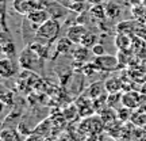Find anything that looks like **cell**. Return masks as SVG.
<instances>
[{
    "label": "cell",
    "instance_id": "6da1fadb",
    "mask_svg": "<svg viewBox=\"0 0 146 141\" xmlns=\"http://www.w3.org/2000/svg\"><path fill=\"white\" fill-rule=\"evenodd\" d=\"M60 31H61V25H60L58 19L50 18L36 29L35 38L38 41H41L42 43H50L58 38Z\"/></svg>",
    "mask_w": 146,
    "mask_h": 141
},
{
    "label": "cell",
    "instance_id": "7a4b0ae2",
    "mask_svg": "<svg viewBox=\"0 0 146 141\" xmlns=\"http://www.w3.org/2000/svg\"><path fill=\"white\" fill-rule=\"evenodd\" d=\"M103 129H106V125L103 120L100 118V115H98V117L88 115L78 125V132L83 133V134H87V136H89V134H99Z\"/></svg>",
    "mask_w": 146,
    "mask_h": 141
},
{
    "label": "cell",
    "instance_id": "3957f363",
    "mask_svg": "<svg viewBox=\"0 0 146 141\" xmlns=\"http://www.w3.org/2000/svg\"><path fill=\"white\" fill-rule=\"evenodd\" d=\"M41 60H42L41 56H39L35 50H33L31 47L29 46L22 52L21 57H19V64H21V67L23 69H26V71H33L36 64L41 63Z\"/></svg>",
    "mask_w": 146,
    "mask_h": 141
},
{
    "label": "cell",
    "instance_id": "277c9868",
    "mask_svg": "<svg viewBox=\"0 0 146 141\" xmlns=\"http://www.w3.org/2000/svg\"><path fill=\"white\" fill-rule=\"evenodd\" d=\"M142 98H143V94H139L138 91H126L125 94H122L120 103H122V106H125L127 109L135 110L146 103Z\"/></svg>",
    "mask_w": 146,
    "mask_h": 141
},
{
    "label": "cell",
    "instance_id": "5b68a950",
    "mask_svg": "<svg viewBox=\"0 0 146 141\" xmlns=\"http://www.w3.org/2000/svg\"><path fill=\"white\" fill-rule=\"evenodd\" d=\"M95 64L98 69L100 71H106V72H111L114 69L118 68L119 65V60L115 56H108V54H104V56H100V57H95Z\"/></svg>",
    "mask_w": 146,
    "mask_h": 141
},
{
    "label": "cell",
    "instance_id": "8992f818",
    "mask_svg": "<svg viewBox=\"0 0 146 141\" xmlns=\"http://www.w3.org/2000/svg\"><path fill=\"white\" fill-rule=\"evenodd\" d=\"M26 19L27 22H30L33 26H35L36 29L43 25L47 19H50V14H49V11L46 8H35V10H33L31 12H29L26 15Z\"/></svg>",
    "mask_w": 146,
    "mask_h": 141
},
{
    "label": "cell",
    "instance_id": "52a82bcc",
    "mask_svg": "<svg viewBox=\"0 0 146 141\" xmlns=\"http://www.w3.org/2000/svg\"><path fill=\"white\" fill-rule=\"evenodd\" d=\"M87 33H88V30H87V27L84 26L83 23H76V25H73V26H70L68 29V34H66V37H68L73 43L80 45L81 41H83L84 35H85Z\"/></svg>",
    "mask_w": 146,
    "mask_h": 141
},
{
    "label": "cell",
    "instance_id": "ba28073f",
    "mask_svg": "<svg viewBox=\"0 0 146 141\" xmlns=\"http://www.w3.org/2000/svg\"><path fill=\"white\" fill-rule=\"evenodd\" d=\"M18 73V67L16 64L12 61L11 57H4L0 60V75L4 79L14 78Z\"/></svg>",
    "mask_w": 146,
    "mask_h": 141
},
{
    "label": "cell",
    "instance_id": "9c48e42d",
    "mask_svg": "<svg viewBox=\"0 0 146 141\" xmlns=\"http://www.w3.org/2000/svg\"><path fill=\"white\" fill-rule=\"evenodd\" d=\"M115 45L120 52L127 53L130 52V49L133 47V38L127 33H119L115 37Z\"/></svg>",
    "mask_w": 146,
    "mask_h": 141
},
{
    "label": "cell",
    "instance_id": "30bf717a",
    "mask_svg": "<svg viewBox=\"0 0 146 141\" xmlns=\"http://www.w3.org/2000/svg\"><path fill=\"white\" fill-rule=\"evenodd\" d=\"M130 122L133 125L139 126V128H145L146 126V109L143 106L138 107V109L133 110L130 117Z\"/></svg>",
    "mask_w": 146,
    "mask_h": 141
},
{
    "label": "cell",
    "instance_id": "8fae6325",
    "mask_svg": "<svg viewBox=\"0 0 146 141\" xmlns=\"http://www.w3.org/2000/svg\"><path fill=\"white\" fill-rule=\"evenodd\" d=\"M100 118L103 120V122H104V125H110V124H114V122H116L118 120V114H116V111H115L111 106H108V107H104V109L102 110L99 113Z\"/></svg>",
    "mask_w": 146,
    "mask_h": 141
},
{
    "label": "cell",
    "instance_id": "7c38bea8",
    "mask_svg": "<svg viewBox=\"0 0 146 141\" xmlns=\"http://www.w3.org/2000/svg\"><path fill=\"white\" fill-rule=\"evenodd\" d=\"M122 80L119 78H108L104 82V87H106V92L108 94H115V92H119L122 90Z\"/></svg>",
    "mask_w": 146,
    "mask_h": 141
},
{
    "label": "cell",
    "instance_id": "4fadbf2b",
    "mask_svg": "<svg viewBox=\"0 0 146 141\" xmlns=\"http://www.w3.org/2000/svg\"><path fill=\"white\" fill-rule=\"evenodd\" d=\"M1 141H22V134L14 128H4L0 133Z\"/></svg>",
    "mask_w": 146,
    "mask_h": 141
},
{
    "label": "cell",
    "instance_id": "5bb4252c",
    "mask_svg": "<svg viewBox=\"0 0 146 141\" xmlns=\"http://www.w3.org/2000/svg\"><path fill=\"white\" fill-rule=\"evenodd\" d=\"M74 45L70 39H69L68 37H65V38H60L56 43V52L58 54H68L70 50H72V46Z\"/></svg>",
    "mask_w": 146,
    "mask_h": 141
},
{
    "label": "cell",
    "instance_id": "9a60e30c",
    "mask_svg": "<svg viewBox=\"0 0 146 141\" xmlns=\"http://www.w3.org/2000/svg\"><path fill=\"white\" fill-rule=\"evenodd\" d=\"M104 7H106V12H107V18H110V19H116L120 15L122 8H120L119 3H116V1H108V3L104 4Z\"/></svg>",
    "mask_w": 146,
    "mask_h": 141
},
{
    "label": "cell",
    "instance_id": "2e32d148",
    "mask_svg": "<svg viewBox=\"0 0 146 141\" xmlns=\"http://www.w3.org/2000/svg\"><path fill=\"white\" fill-rule=\"evenodd\" d=\"M104 91H106L104 83H95L87 90V96H89L91 99H98V98H100L103 95Z\"/></svg>",
    "mask_w": 146,
    "mask_h": 141
},
{
    "label": "cell",
    "instance_id": "e0dca14e",
    "mask_svg": "<svg viewBox=\"0 0 146 141\" xmlns=\"http://www.w3.org/2000/svg\"><path fill=\"white\" fill-rule=\"evenodd\" d=\"M89 15L92 16L96 21H104L107 18V12H106V7L104 4H96L92 5L91 10H89Z\"/></svg>",
    "mask_w": 146,
    "mask_h": 141
},
{
    "label": "cell",
    "instance_id": "ac0fdd59",
    "mask_svg": "<svg viewBox=\"0 0 146 141\" xmlns=\"http://www.w3.org/2000/svg\"><path fill=\"white\" fill-rule=\"evenodd\" d=\"M73 57L78 63H85L89 58V49L83 46V45H78V47L73 50Z\"/></svg>",
    "mask_w": 146,
    "mask_h": 141
},
{
    "label": "cell",
    "instance_id": "d6986e66",
    "mask_svg": "<svg viewBox=\"0 0 146 141\" xmlns=\"http://www.w3.org/2000/svg\"><path fill=\"white\" fill-rule=\"evenodd\" d=\"M1 52H3V54H4L5 57H14L16 53L15 43L11 41V39L3 38L1 39Z\"/></svg>",
    "mask_w": 146,
    "mask_h": 141
},
{
    "label": "cell",
    "instance_id": "ffe728a7",
    "mask_svg": "<svg viewBox=\"0 0 146 141\" xmlns=\"http://www.w3.org/2000/svg\"><path fill=\"white\" fill-rule=\"evenodd\" d=\"M95 43H98V37H96V34H94V33L88 31L85 35H84L83 41H81V43H80V45L88 47V49H92V46H94Z\"/></svg>",
    "mask_w": 146,
    "mask_h": 141
},
{
    "label": "cell",
    "instance_id": "44dd1931",
    "mask_svg": "<svg viewBox=\"0 0 146 141\" xmlns=\"http://www.w3.org/2000/svg\"><path fill=\"white\" fill-rule=\"evenodd\" d=\"M131 113H133V110H131V109H127V107H125V106H123L122 109H118V110H116V114H118V120L122 121V122L130 121Z\"/></svg>",
    "mask_w": 146,
    "mask_h": 141
},
{
    "label": "cell",
    "instance_id": "7402d4cb",
    "mask_svg": "<svg viewBox=\"0 0 146 141\" xmlns=\"http://www.w3.org/2000/svg\"><path fill=\"white\" fill-rule=\"evenodd\" d=\"M91 53L94 54L95 57H100V56H104L106 54V46L103 45V43H95L94 46H92V49H91Z\"/></svg>",
    "mask_w": 146,
    "mask_h": 141
},
{
    "label": "cell",
    "instance_id": "603a6c76",
    "mask_svg": "<svg viewBox=\"0 0 146 141\" xmlns=\"http://www.w3.org/2000/svg\"><path fill=\"white\" fill-rule=\"evenodd\" d=\"M12 96L14 94L11 92V91H4L3 94H1V102H3V105H12L14 103V99H12Z\"/></svg>",
    "mask_w": 146,
    "mask_h": 141
},
{
    "label": "cell",
    "instance_id": "cb8c5ba5",
    "mask_svg": "<svg viewBox=\"0 0 146 141\" xmlns=\"http://www.w3.org/2000/svg\"><path fill=\"white\" fill-rule=\"evenodd\" d=\"M85 141H100V140L98 137V134H89V136H87Z\"/></svg>",
    "mask_w": 146,
    "mask_h": 141
},
{
    "label": "cell",
    "instance_id": "d4e9b609",
    "mask_svg": "<svg viewBox=\"0 0 146 141\" xmlns=\"http://www.w3.org/2000/svg\"><path fill=\"white\" fill-rule=\"evenodd\" d=\"M91 5H96V4H103L104 0H87Z\"/></svg>",
    "mask_w": 146,
    "mask_h": 141
},
{
    "label": "cell",
    "instance_id": "484cf974",
    "mask_svg": "<svg viewBox=\"0 0 146 141\" xmlns=\"http://www.w3.org/2000/svg\"><path fill=\"white\" fill-rule=\"evenodd\" d=\"M118 141H135L133 137H126V136H122L118 138Z\"/></svg>",
    "mask_w": 146,
    "mask_h": 141
},
{
    "label": "cell",
    "instance_id": "4316f807",
    "mask_svg": "<svg viewBox=\"0 0 146 141\" xmlns=\"http://www.w3.org/2000/svg\"><path fill=\"white\" fill-rule=\"evenodd\" d=\"M119 1H122V3H125V4H127V3H130L131 0H119Z\"/></svg>",
    "mask_w": 146,
    "mask_h": 141
},
{
    "label": "cell",
    "instance_id": "83f0119b",
    "mask_svg": "<svg viewBox=\"0 0 146 141\" xmlns=\"http://www.w3.org/2000/svg\"><path fill=\"white\" fill-rule=\"evenodd\" d=\"M138 141H146V136H143V137L141 138V140H138Z\"/></svg>",
    "mask_w": 146,
    "mask_h": 141
},
{
    "label": "cell",
    "instance_id": "f1b7e54d",
    "mask_svg": "<svg viewBox=\"0 0 146 141\" xmlns=\"http://www.w3.org/2000/svg\"><path fill=\"white\" fill-rule=\"evenodd\" d=\"M72 1H85V0H72Z\"/></svg>",
    "mask_w": 146,
    "mask_h": 141
},
{
    "label": "cell",
    "instance_id": "f546056e",
    "mask_svg": "<svg viewBox=\"0 0 146 141\" xmlns=\"http://www.w3.org/2000/svg\"><path fill=\"white\" fill-rule=\"evenodd\" d=\"M143 107H145V109H146V103H145V105H143Z\"/></svg>",
    "mask_w": 146,
    "mask_h": 141
},
{
    "label": "cell",
    "instance_id": "4dcf8cb0",
    "mask_svg": "<svg viewBox=\"0 0 146 141\" xmlns=\"http://www.w3.org/2000/svg\"><path fill=\"white\" fill-rule=\"evenodd\" d=\"M100 141H102V140H100Z\"/></svg>",
    "mask_w": 146,
    "mask_h": 141
}]
</instances>
